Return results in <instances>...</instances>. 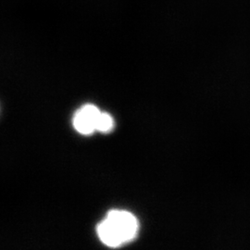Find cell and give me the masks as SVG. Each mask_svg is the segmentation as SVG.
Listing matches in <instances>:
<instances>
[{
    "label": "cell",
    "instance_id": "obj_1",
    "mask_svg": "<svg viewBox=\"0 0 250 250\" xmlns=\"http://www.w3.org/2000/svg\"><path fill=\"white\" fill-rule=\"evenodd\" d=\"M121 233L125 243L133 240L138 230V223L134 215L127 211L111 210L107 216Z\"/></svg>",
    "mask_w": 250,
    "mask_h": 250
},
{
    "label": "cell",
    "instance_id": "obj_2",
    "mask_svg": "<svg viewBox=\"0 0 250 250\" xmlns=\"http://www.w3.org/2000/svg\"><path fill=\"white\" fill-rule=\"evenodd\" d=\"M98 233L101 241L108 247L116 248L125 243L116 226L107 218L99 224Z\"/></svg>",
    "mask_w": 250,
    "mask_h": 250
},
{
    "label": "cell",
    "instance_id": "obj_3",
    "mask_svg": "<svg viewBox=\"0 0 250 250\" xmlns=\"http://www.w3.org/2000/svg\"><path fill=\"white\" fill-rule=\"evenodd\" d=\"M74 128L83 134H91L96 131V125H94L88 118L84 116L80 109L75 113L73 118Z\"/></svg>",
    "mask_w": 250,
    "mask_h": 250
},
{
    "label": "cell",
    "instance_id": "obj_4",
    "mask_svg": "<svg viewBox=\"0 0 250 250\" xmlns=\"http://www.w3.org/2000/svg\"><path fill=\"white\" fill-rule=\"evenodd\" d=\"M96 128L99 132L102 133H107L113 128V119L107 113H102L100 114L99 120L97 122Z\"/></svg>",
    "mask_w": 250,
    "mask_h": 250
},
{
    "label": "cell",
    "instance_id": "obj_5",
    "mask_svg": "<svg viewBox=\"0 0 250 250\" xmlns=\"http://www.w3.org/2000/svg\"><path fill=\"white\" fill-rule=\"evenodd\" d=\"M80 111L84 116L88 118L94 125H97V122L101 114V112L99 111L98 107L94 105H85L80 108Z\"/></svg>",
    "mask_w": 250,
    "mask_h": 250
}]
</instances>
